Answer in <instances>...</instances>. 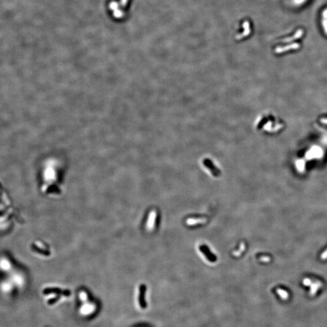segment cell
Masks as SVG:
<instances>
[{
	"instance_id": "6da1fadb",
	"label": "cell",
	"mask_w": 327,
	"mask_h": 327,
	"mask_svg": "<svg viewBox=\"0 0 327 327\" xmlns=\"http://www.w3.org/2000/svg\"><path fill=\"white\" fill-rule=\"evenodd\" d=\"M199 248L208 261H210V262H215V261H216L217 260L216 256L214 254H213L212 251L210 250L209 248L207 245H199Z\"/></svg>"
},
{
	"instance_id": "7a4b0ae2",
	"label": "cell",
	"mask_w": 327,
	"mask_h": 327,
	"mask_svg": "<svg viewBox=\"0 0 327 327\" xmlns=\"http://www.w3.org/2000/svg\"><path fill=\"white\" fill-rule=\"evenodd\" d=\"M300 47V44L297 43H291L288 45L284 46H279L276 48L275 52L277 54H280V53L287 52L291 50H297Z\"/></svg>"
},
{
	"instance_id": "3957f363",
	"label": "cell",
	"mask_w": 327,
	"mask_h": 327,
	"mask_svg": "<svg viewBox=\"0 0 327 327\" xmlns=\"http://www.w3.org/2000/svg\"><path fill=\"white\" fill-rule=\"evenodd\" d=\"M303 30L302 29H299L296 31V32L293 35H292L291 36H289V37H287L286 38H284L282 40V42L284 43H291V42H293L295 40L301 38L303 36Z\"/></svg>"
},
{
	"instance_id": "277c9868",
	"label": "cell",
	"mask_w": 327,
	"mask_h": 327,
	"mask_svg": "<svg viewBox=\"0 0 327 327\" xmlns=\"http://www.w3.org/2000/svg\"><path fill=\"white\" fill-rule=\"evenodd\" d=\"M146 290V287L145 285H141L140 287V293H139V304L141 308H145L146 307V303L145 302L144 296Z\"/></svg>"
},
{
	"instance_id": "5b68a950",
	"label": "cell",
	"mask_w": 327,
	"mask_h": 327,
	"mask_svg": "<svg viewBox=\"0 0 327 327\" xmlns=\"http://www.w3.org/2000/svg\"><path fill=\"white\" fill-rule=\"evenodd\" d=\"M44 293L45 294L55 293L56 294L63 295V296H69L70 294H71V293L69 290H60V289L57 288H46V289L44 290Z\"/></svg>"
},
{
	"instance_id": "8992f818",
	"label": "cell",
	"mask_w": 327,
	"mask_h": 327,
	"mask_svg": "<svg viewBox=\"0 0 327 327\" xmlns=\"http://www.w3.org/2000/svg\"><path fill=\"white\" fill-rule=\"evenodd\" d=\"M156 218V212L155 211H152L150 214L149 222L147 223V227H148V228L150 230H152L154 227V225L155 224Z\"/></svg>"
},
{
	"instance_id": "52a82bcc",
	"label": "cell",
	"mask_w": 327,
	"mask_h": 327,
	"mask_svg": "<svg viewBox=\"0 0 327 327\" xmlns=\"http://www.w3.org/2000/svg\"><path fill=\"white\" fill-rule=\"evenodd\" d=\"M205 165L207 167V168L208 169H210V170L212 172V173H213V175L215 176H218L219 174V171L217 169L216 167H215L213 164L212 163V162H210L209 161H205L204 162Z\"/></svg>"
},
{
	"instance_id": "ba28073f",
	"label": "cell",
	"mask_w": 327,
	"mask_h": 327,
	"mask_svg": "<svg viewBox=\"0 0 327 327\" xmlns=\"http://www.w3.org/2000/svg\"><path fill=\"white\" fill-rule=\"evenodd\" d=\"M207 221L205 218H197V219H188L186 223L188 225H195L197 224L204 223Z\"/></svg>"
},
{
	"instance_id": "9c48e42d",
	"label": "cell",
	"mask_w": 327,
	"mask_h": 327,
	"mask_svg": "<svg viewBox=\"0 0 327 327\" xmlns=\"http://www.w3.org/2000/svg\"><path fill=\"white\" fill-rule=\"evenodd\" d=\"M296 166L298 170L300 172V173H303L305 170V161L302 160H300L296 161Z\"/></svg>"
},
{
	"instance_id": "30bf717a",
	"label": "cell",
	"mask_w": 327,
	"mask_h": 327,
	"mask_svg": "<svg viewBox=\"0 0 327 327\" xmlns=\"http://www.w3.org/2000/svg\"><path fill=\"white\" fill-rule=\"evenodd\" d=\"M308 154L310 155V156H307V159H311V158H314V157H319L318 155H319L320 156L322 155V152L321 150H311V151L308 153Z\"/></svg>"
},
{
	"instance_id": "8fae6325",
	"label": "cell",
	"mask_w": 327,
	"mask_h": 327,
	"mask_svg": "<svg viewBox=\"0 0 327 327\" xmlns=\"http://www.w3.org/2000/svg\"><path fill=\"white\" fill-rule=\"evenodd\" d=\"M321 286H322V283L320 282H317L311 284V285L310 294L311 295H314L316 293V291H317L318 288L319 287H321Z\"/></svg>"
},
{
	"instance_id": "7c38bea8",
	"label": "cell",
	"mask_w": 327,
	"mask_h": 327,
	"mask_svg": "<svg viewBox=\"0 0 327 327\" xmlns=\"http://www.w3.org/2000/svg\"><path fill=\"white\" fill-rule=\"evenodd\" d=\"M93 308H94L93 305H91L90 304H86V305H84V307L82 308V313H83L84 314H87L91 313V311H93Z\"/></svg>"
},
{
	"instance_id": "4fadbf2b",
	"label": "cell",
	"mask_w": 327,
	"mask_h": 327,
	"mask_svg": "<svg viewBox=\"0 0 327 327\" xmlns=\"http://www.w3.org/2000/svg\"><path fill=\"white\" fill-rule=\"evenodd\" d=\"M245 244L244 243V242H242V243L240 244V247H239V250L233 252V255L235 256H239L242 253V251H243L245 250Z\"/></svg>"
},
{
	"instance_id": "5bb4252c",
	"label": "cell",
	"mask_w": 327,
	"mask_h": 327,
	"mask_svg": "<svg viewBox=\"0 0 327 327\" xmlns=\"http://www.w3.org/2000/svg\"><path fill=\"white\" fill-rule=\"evenodd\" d=\"M277 293L280 295V296L282 299H287L288 297V293H287L285 291L283 290H282V289H280V288L277 289Z\"/></svg>"
},
{
	"instance_id": "9a60e30c",
	"label": "cell",
	"mask_w": 327,
	"mask_h": 327,
	"mask_svg": "<svg viewBox=\"0 0 327 327\" xmlns=\"http://www.w3.org/2000/svg\"><path fill=\"white\" fill-rule=\"evenodd\" d=\"M322 26L323 27L324 31L326 34V35H327V19H322Z\"/></svg>"
},
{
	"instance_id": "2e32d148",
	"label": "cell",
	"mask_w": 327,
	"mask_h": 327,
	"mask_svg": "<svg viewBox=\"0 0 327 327\" xmlns=\"http://www.w3.org/2000/svg\"><path fill=\"white\" fill-rule=\"evenodd\" d=\"M2 198H3V200L4 201V203L6 204V205L7 206H9L10 204V202H9V201L8 198L7 197L5 193H3V195H2Z\"/></svg>"
},
{
	"instance_id": "e0dca14e",
	"label": "cell",
	"mask_w": 327,
	"mask_h": 327,
	"mask_svg": "<svg viewBox=\"0 0 327 327\" xmlns=\"http://www.w3.org/2000/svg\"><path fill=\"white\" fill-rule=\"evenodd\" d=\"M303 283L305 286H310L311 285V280L308 278H305L303 280Z\"/></svg>"
},
{
	"instance_id": "ac0fdd59",
	"label": "cell",
	"mask_w": 327,
	"mask_h": 327,
	"mask_svg": "<svg viewBox=\"0 0 327 327\" xmlns=\"http://www.w3.org/2000/svg\"><path fill=\"white\" fill-rule=\"evenodd\" d=\"M321 259L322 260H326L327 259V249L322 253L321 255Z\"/></svg>"
},
{
	"instance_id": "d6986e66",
	"label": "cell",
	"mask_w": 327,
	"mask_h": 327,
	"mask_svg": "<svg viewBox=\"0 0 327 327\" xmlns=\"http://www.w3.org/2000/svg\"><path fill=\"white\" fill-rule=\"evenodd\" d=\"M260 260L262 262H268L269 261H270L271 259L270 257L268 256H261L260 258Z\"/></svg>"
},
{
	"instance_id": "ffe728a7",
	"label": "cell",
	"mask_w": 327,
	"mask_h": 327,
	"mask_svg": "<svg viewBox=\"0 0 327 327\" xmlns=\"http://www.w3.org/2000/svg\"><path fill=\"white\" fill-rule=\"evenodd\" d=\"M322 17L323 19H327V9L324 10L322 12Z\"/></svg>"
},
{
	"instance_id": "44dd1931",
	"label": "cell",
	"mask_w": 327,
	"mask_h": 327,
	"mask_svg": "<svg viewBox=\"0 0 327 327\" xmlns=\"http://www.w3.org/2000/svg\"><path fill=\"white\" fill-rule=\"evenodd\" d=\"M58 299H59V297H57V298H55V299H50V300L49 301V304H54L55 302H56L57 301V300H58Z\"/></svg>"
},
{
	"instance_id": "7402d4cb",
	"label": "cell",
	"mask_w": 327,
	"mask_h": 327,
	"mask_svg": "<svg viewBox=\"0 0 327 327\" xmlns=\"http://www.w3.org/2000/svg\"><path fill=\"white\" fill-rule=\"evenodd\" d=\"M305 1H306V0H294V2L298 4H301L303 3Z\"/></svg>"
},
{
	"instance_id": "603a6c76",
	"label": "cell",
	"mask_w": 327,
	"mask_h": 327,
	"mask_svg": "<svg viewBox=\"0 0 327 327\" xmlns=\"http://www.w3.org/2000/svg\"><path fill=\"white\" fill-rule=\"evenodd\" d=\"M321 123H322V124H327V118H322V119H321Z\"/></svg>"
}]
</instances>
